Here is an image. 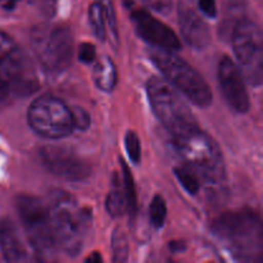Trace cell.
Returning a JSON list of instances; mask_svg holds the SVG:
<instances>
[{"label":"cell","instance_id":"6da1fadb","mask_svg":"<svg viewBox=\"0 0 263 263\" xmlns=\"http://www.w3.org/2000/svg\"><path fill=\"white\" fill-rule=\"evenodd\" d=\"M45 202L55 248L71 257L79 254L91 226V212L63 190H53Z\"/></svg>","mask_w":263,"mask_h":263},{"label":"cell","instance_id":"7a4b0ae2","mask_svg":"<svg viewBox=\"0 0 263 263\" xmlns=\"http://www.w3.org/2000/svg\"><path fill=\"white\" fill-rule=\"evenodd\" d=\"M212 231L239 261H262V221L251 208L222 213L213 221Z\"/></svg>","mask_w":263,"mask_h":263},{"label":"cell","instance_id":"3957f363","mask_svg":"<svg viewBox=\"0 0 263 263\" xmlns=\"http://www.w3.org/2000/svg\"><path fill=\"white\" fill-rule=\"evenodd\" d=\"M146 92L153 113L172 139L181 138L199 128L190 108L166 80L152 77L146 85Z\"/></svg>","mask_w":263,"mask_h":263},{"label":"cell","instance_id":"277c9868","mask_svg":"<svg viewBox=\"0 0 263 263\" xmlns=\"http://www.w3.org/2000/svg\"><path fill=\"white\" fill-rule=\"evenodd\" d=\"M175 148L200 179L210 184H222L226 179V168L220 146L215 140L197 128L181 138L172 139Z\"/></svg>","mask_w":263,"mask_h":263},{"label":"cell","instance_id":"5b68a950","mask_svg":"<svg viewBox=\"0 0 263 263\" xmlns=\"http://www.w3.org/2000/svg\"><path fill=\"white\" fill-rule=\"evenodd\" d=\"M151 59L164 80L182 92L190 102L202 108L212 104V91L205 80L186 61L175 54V51L156 48L151 53Z\"/></svg>","mask_w":263,"mask_h":263},{"label":"cell","instance_id":"8992f818","mask_svg":"<svg viewBox=\"0 0 263 263\" xmlns=\"http://www.w3.org/2000/svg\"><path fill=\"white\" fill-rule=\"evenodd\" d=\"M31 46L41 66L53 74L69 67L73 54V37L68 27L61 25H39L31 30Z\"/></svg>","mask_w":263,"mask_h":263},{"label":"cell","instance_id":"52a82bcc","mask_svg":"<svg viewBox=\"0 0 263 263\" xmlns=\"http://www.w3.org/2000/svg\"><path fill=\"white\" fill-rule=\"evenodd\" d=\"M233 48L244 80L252 86L263 81V37L259 26L241 18L233 30Z\"/></svg>","mask_w":263,"mask_h":263},{"label":"cell","instance_id":"ba28073f","mask_svg":"<svg viewBox=\"0 0 263 263\" xmlns=\"http://www.w3.org/2000/svg\"><path fill=\"white\" fill-rule=\"evenodd\" d=\"M0 74L18 97H28L39 89V77L32 62L9 35L0 31Z\"/></svg>","mask_w":263,"mask_h":263},{"label":"cell","instance_id":"9c48e42d","mask_svg":"<svg viewBox=\"0 0 263 263\" xmlns=\"http://www.w3.org/2000/svg\"><path fill=\"white\" fill-rule=\"evenodd\" d=\"M27 121L33 133L50 140L66 138L74 130L68 105L53 95L33 100L27 112Z\"/></svg>","mask_w":263,"mask_h":263},{"label":"cell","instance_id":"30bf717a","mask_svg":"<svg viewBox=\"0 0 263 263\" xmlns=\"http://www.w3.org/2000/svg\"><path fill=\"white\" fill-rule=\"evenodd\" d=\"M15 208L33 249L44 257L51 256L57 248L45 200L33 195L20 194L15 198Z\"/></svg>","mask_w":263,"mask_h":263},{"label":"cell","instance_id":"8fae6325","mask_svg":"<svg viewBox=\"0 0 263 263\" xmlns=\"http://www.w3.org/2000/svg\"><path fill=\"white\" fill-rule=\"evenodd\" d=\"M40 158L49 172L67 181H84L91 174L90 163L63 146H43Z\"/></svg>","mask_w":263,"mask_h":263},{"label":"cell","instance_id":"7c38bea8","mask_svg":"<svg viewBox=\"0 0 263 263\" xmlns=\"http://www.w3.org/2000/svg\"><path fill=\"white\" fill-rule=\"evenodd\" d=\"M131 22L136 33L154 48L168 51L181 49V43L175 31L145 9H134L131 12Z\"/></svg>","mask_w":263,"mask_h":263},{"label":"cell","instance_id":"4fadbf2b","mask_svg":"<svg viewBox=\"0 0 263 263\" xmlns=\"http://www.w3.org/2000/svg\"><path fill=\"white\" fill-rule=\"evenodd\" d=\"M218 81L226 102L238 113H247L251 107L246 80L235 62L229 57L221 58L218 64Z\"/></svg>","mask_w":263,"mask_h":263},{"label":"cell","instance_id":"5bb4252c","mask_svg":"<svg viewBox=\"0 0 263 263\" xmlns=\"http://www.w3.org/2000/svg\"><path fill=\"white\" fill-rule=\"evenodd\" d=\"M179 25L182 37L192 48L202 50L211 44V30L204 20L189 5L180 3Z\"/></svg>","mask_w":263,"mask_h":263},{"label":"cell","instance_id":"9a60e30c","mask_svg":"<svg viewBox=\"0 0 263 263\" xmlns=\"http://www.w3.org/2000/svg\"><path fill=\"white\" fill-rule=\"evenodd\" d=\"M0 248L8 262H25L28 259L25 244L9 218L0 221Z\"/></svg>","mask_w":263,"mask_h":263},{"label":"cell","instance_id":"2e32d148","mask_svg":"<svg viewBox=\"0 0 263 263\" xmlns=\"http://www.w3.org/2000/svg\"><path fill=\"white\" fill-rule=\"evenodd\" d=\"M92 79H94L95 85L102 91H113V89L117 85L118 73L112 59L108 58V57H102L95 63L94 69H92Z\"/></svg>","mask_w":263,"mask_h":263},{"label":"cell","instance_id":"e0dca14e","mask_svg":"<svg viewBox=\"0 0 263 263\" xmlns=\"http://www.w3.org/2000/svg\"><path fill=\"white\" fill-rule=\"evenodd\" d=\"M175 175H176L177 180L180 181L181 186L186 190L189 194L197 195L199 193L200 186H202L203 180L200 179L199 175L184 162L180 166L175 167Z\"/></svg>","mask_w":263,"mask_h":263},{"label":"cell","instance_id":"ac0fdd59","mask_svg":"<svg viewBox=\"0 0 263 263\" xmlns=\"http://www.w3.org/2000/svg\"><path fill=\"white\" fill-rule=\"evenodd\" d=\"M105 207H107L108 213L112 217H120L123 213L127 212V205H126V197L125 192L117 180H113V187L109 193H108L107 202H105Z\"/></svg>","mask_w":263,"mask_h":263},{"label":"cell","instance_id":"d6986e66","mask_svg":"<svg viewBox=\"0 0 263 263\" xmlns=\"http://www.w3.org/2000/svg\"><path fill=\"white\" fill-rule=\"evenodd\" d=\"M121 167H122V176H123V192L126 197V205H127V212L131 218L135 217L136 215V190L135 182H134L133 174L128 168L127 163L123 159H121Z\"/></svg>","mask_w":263,"mask_h":263},{"label":"cell","instance_id":"ffe728a7","mask_svg":"<svg viewBox=\"0 0 263 263\" xmlns=\"http://www.w3.org/2000/svg\"><path fill=\"white\" fill-rule=\"evenodd\" d=\"M89 21L95 36L100 41H105V39H107V28H105L104 12H103L102 3L99 0L92 3L89 7Z\"/></svg>","mask_w":263,"mask_h":263},{"label":"cell","instance_id":"44dd1931","mask_svg":"<svg viewBox=\"0 0 263 263\" xmlns=\"http://www.w3.org/2000/svg\"><path fill=\"white\" fill-rule=\"evenodd\" d=\"M102 3L103 12L105 18V28H107V39L112 44L113 48L118 45V27L117 20H116V12L110 0H99Z\"/></svg>","mask_w":263,"mask_h":263},{"label":"cell","instance_id":"7402d4cb","mask_svg":"<svg viewBox=\"0 0 263 263\" xmlns=\"http://www.w3.org/2000/svg\"><path fill=\"white\" fill-rule=\"evenodd\" d=\"M113 261L125 262L128 257V240L126 234L121 229H116L112 235Z\"/></svg>","mask_w":263,"mask_h":263},{"label":"cell","instance_id":"603a6c76","mask_svg":"<svg viewBox=\"0 0 263 263\" xmlns=\"http://www.w3.org/2000/svg\"><path fill=\"white\" fill-rule=\"evenodd\" d=\"M167 217V207L162 195H156L149 205V218L151 223L156 229H161L164 225Z\"/></svg>","mask_w":263,"mask_h":263},{"label":"cell","instance_id":"cb8c5ba5","mask_svg":"<svg viewBox=\"0 0 263 263\" xmlns=\"http://www.w3.org/2000/svg\"><path fill=\"white\" fill-rule=\"evenodd\" d=\"M125 145L131 162L138 164L141 159V144L138 134L133 130H128L125 136Z\"/></svg>","mask_w":263,"mask_h":263},{"label":"cell","instance_id":"d4e9b609","mask_svg":"<svg viewBox=\"0 0 263 263\" xmlns=\"http://www.w3.org/2000/svg\"><path fill=\"white\" fill-rule=\"evenodd\" d=\"M72 113V122H73V127L79 128V130L85 131L90 126V116L82 108H73L71 109Z\"/></svg>","mask_w":263,"mask_h":263},{"label":"cell","instance_id":"484cf974","mask_svg":"<svg viewBox=\"0 0 263 263\" xmlns=\"http://www.w3.org/2000/svg\"><path fill=\"white\" fill-rule=\"evenodd\" d=\"M79 59L82 63H91L94 62L95 57H97V50H95V46L90 43H82L79 46Z\"/></svg>","mask_w":263,"mask_h":263},{"label":"cell","instance_id":"4316f807","mask_svg":"<svg viewBox=\"0 0 263 263\" xmlns=\"http://www.w3.org/2000/svg\"><path fill=\"white\" fill-rule=\"evenodd\" d=\"M143 3L152 10L161 14H168L172 8V0H143Z\"/></svg>","mask_w":263,"mask_h":263},{"label":"cell","instance_id":"83f0119b","mask_svg":"<svg viewBox=\"0 0 263 263\" xmlns=\"http://www.w3.org/2000/svg\"><path fill=\"white\" fill-rule=\"evenodd\" d=\"M199 8L203 14L210 18L217 17V4L216 0H199Z\"/></svg>","mask_w":263,"mask_h":263},{"label":"cell","instance_id":"f1b7e54d","mask_svg":"<svg viewBox=\"0 0 263 263\" xmlns=\"http://www.w3.org/2000/svg\"><path fill=\"white\" fill-rule=\"evenodd\" d=\"M10 94H12V90H10L9 82L0 74V102L7 99Z\"/></svg>","mask_w":263,"mask_h":263},{"label":"cell","instance_id":"f546056e","mask_svg":"<svg viewBox=\"0 0 263 263\" xmlns=\"http://www.w3.org/2000/svg\"><path fill=\"white\" fill-rule=\"evenodd\" d=\"M17 2L18 0H0V4H2L5 9H12Z\"/></svg>","mask_w":263,"mask_h":263},{"label":"cell","instance_id":"4dcf8cb0","mask_svg":"<svg viewBox=\"0 0 263 263\" xmlns=\"http://www.w3.org/2000/svg\"><path fill=\"white\" fill-rule=\"evenodd\" d=\"M86 262H102V257H100L99 253H97V252H95V253H92L91 256L87 257Z\"/></svg>","mask_w":263,"mask_h":263}]
</instances>
